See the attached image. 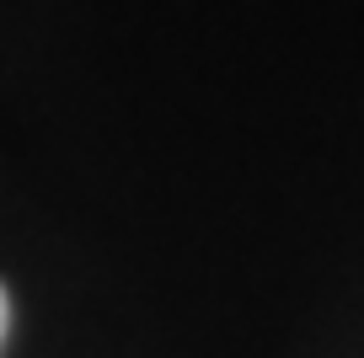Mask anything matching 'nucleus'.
I'll use <instances>...</instances> for the list:
<instances>
[{
    "label": "nucleus",
    "mask_w": 364,
    "mask_h": 358,
    "mask_svg": "<svg viewBox=\"0 0 364 358\" xmlns=\"http://www.w3.org/2000/svg\"><path fill=\"white\" fill-rule=\"evenodd\" d=\"M6 326H11V300H6V283H0V342H6Z\"/></svg>",
    "instance_id": "1"
}]
</instances>
